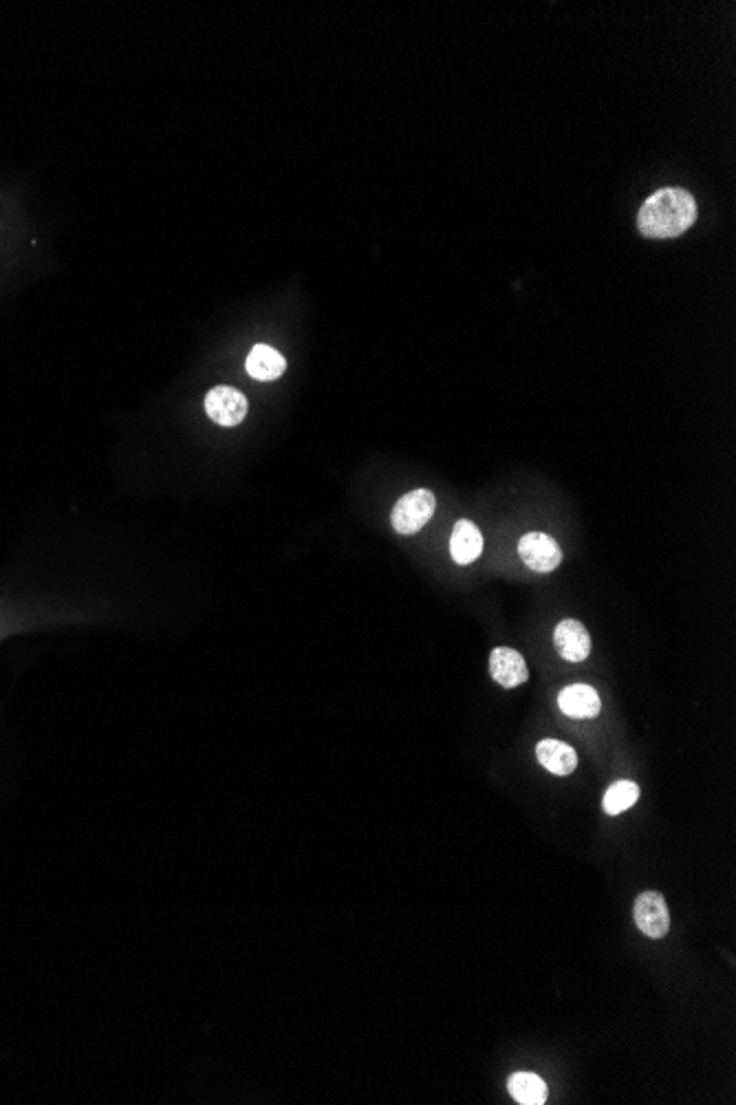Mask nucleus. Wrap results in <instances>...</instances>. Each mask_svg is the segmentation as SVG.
I'll use <instances>...</instances> for the list:
<instances>
[{
	"mask_svg": "<svg viewBox=\"0 0 736 1105\" xmlns=\"http://www.w3.org/2000/svg\"><path fill=\"white\" fill-rule=\"evenodd\" d=\"M637 799H640V788H637L635 781H618L606 790L602 808L609 817H618V814L633 808Z\"/></svg>",
	"mask_w": 736,
	"mask_h": 1105,
	"instance_id": "13",
	"label": "nucleus"
},
{
	"mask_svg": "<svg viewBox=\"0 0 736 1105\" xmlns=\"http://www.w3.org/2000/svg\"><path fill=\"white\" fill-rule=\"evenodd\" d=\"M536 757L540 766H545L551 775L567 777L578 766V755L571 746L556 742V739H543L536 746Z\"/></svg>",
	"mask_w": 736,
	"mask_h": 1105,
	"instance_id": "10",
	"label": "nucleus"
},
{
	"mask_svg": "<svg viewBox=\"0 0 736 1105\" xmlns=\"http://www.w3.org/2000/svg\"><path fill=\"white\" fill-rule=\"evenodd\" d=\"M554 645L558 653L569 662H582L591 653L589 631L578 620H562L554 631Z\"/></svg>",
	"mask_w": 736,
	"mask_h": 1105,
	"instance_id": "7",
	"label": "nucleus"
},
{
	"mask_svg": "<svg viewBox=\"0 0 736 1105\" xmlns=\"http://www.w3.org/2000/svg\"><path fill=\"white\" fill-rule=\"evenodd\" d=\"M435 508H437V499L430 490L419 488L408 492V495H404L397 501V506L393 510L391 521L395 532L404 536L419 532L432 519Z\"/></svg>",
	"mask_w": 736,
	"mask_h": 1105,
	"instance_id": "2",
	"label": "nucleus"
},
{
	"mask_svg": "<svg viewBox=\"0 0 736 1105\" xmlns=\"http://www.w3.org/2000/svg\"><path fill=\"white\" fill-rule=\"evenodd\" d=\"M205 413L221 426H236L247 415V398L232 386H216L205 395Z\"/></svg>",
	"mask_w": 736,
	"mask_h": 1105,
	"instance_id": "5",
	"label": "nucleus"
},
{
	"mask_svg": "<svg viewBox=\"0 0 736 1105\" xmlns=\"http://www.w3.org/2000/svg\"><path fill=\"white\" fill-rule=\"evenodd\" d=\"M635 925L640 927L644 936L659 940L670 931V914L666 898L659 892H644L637 896L633 905Z\"/></svg>",
	"mask_w": 736,
	"mask_h": 1105,
	"instance_id": "4",
	"label": "nucleus"
},
{
	"mask_svg": "<svg viewBox=\"0 0 736 1105\" xmlns=\"http://www.w3.org/2000/svg\"><path fill=\"white\" fill-rule=\"evenodd\" d=\"M518 554H521V559L529 570L540 574L554 572L562 561L560 545L556 543L554 536L543 532H529L521 536V541H518Z\"/></svg>",
	"mask_w": 736,
	"mask_h": 1105,
	"instance_id": "3",
	"label": "nucleus"
},
{
	"mask_svg": "<svg viewBox=\"0 0 736 1105\" xmlns=\"http://www.w3.org/2000/svg\"><path fill=\"white\" fill-rule=\"evenodd\" d=\"M558 706L562 713L573 717V720H591V717L600 715L602 700L593 686L571 684L558 695Z\"/></svg>",
	"mask_w": 736,
	"mask_h": 1105,
	"instance_id": "6",
	"label": "nucleus"
},
{
	"mask_svg": "<svg viewBox=\"0 0 736 1105\" xmlns=\"http://www.w3.org/2000/svg\"><path fill=\"white\" fill-rule=\"evenodd\" d=\"M512 1097L523 1105L547 1103V1083L534 1072H516L510 1077Z\"/></svg>",
	"mask_w": 736,
	"mask_h": 1105,
	"instance_id": "12",
	"label": "nucleus"
},
{
	"mask_svg": "<svg viewBox=\"0 0 736 1105\" xmlns=\"http://www.w3.org/2000/svg\"><path fill=\"white\" fill-rule=\"evenodd\" d=\"M483 552V536L481 530L468 519H461L454 523V530L450 536V554L459 565H470L479 559Z\"/></svg>",
	"mask_w": 736,
	"mask_h": 1105,
	"instance_id": "9",
	"label": "nucleus"
},
{
	"mask_svg": "<svg viewBox=\"0 0 736 1105\" xmlns=\"http://www.w3.org/2000/svg\"><path fill=\"white\" fill-rule=\"evenodd\" d=\"M285 369H287V360L280 356L274 347L256 345L250 351V356H247V373H250L254 380H261V382L276 380L285 373Z\"/></svg>",
	"mask_w": 736,
	"mask_h": 1105,
	"instance_id": "11",
	"label": "nucleus"
},
{
	"mask_svg": "<svg viewBox=\"0 0 736 1105\" xmlns=\"http://www.w3.org/2000/svg\"><path fill=\"white\" fill-rule=\"evenodd\" d=\"M697 221V201L686 188H662L644 201L637 228L646 239H677Z\"/></svg>",
	"mask_w": 736,
	"mask_h": 1105,
	"instance_id": "1",
	"label": "nucleus"
},
{
	"mask_svg": "<svg viewBox=\"0 0 736 1105\" xmlns=\"http://www.w3.org/2000/svg\"><path fill=\"white\" fill-rule=\"evenodd\" d=\"M490 671L492 678L505 686V689H514V686H521L529 680V671L523 656L510 647H496L492 651Z\"/></svg>",
	"mask_w": 736,
	"mask_h": 1105,
	"instance_id": "8",
	"label": "nucleus"
}]
</instances>
